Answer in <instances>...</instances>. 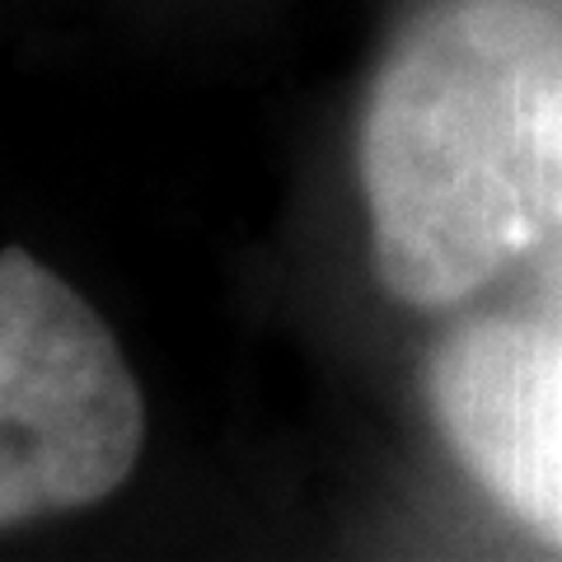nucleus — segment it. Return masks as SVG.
Masks as SVG:
<instances>
[{"instance_id": "obj_3", "label": "nucleus", "mask_w": 562, "mask_h": 562, "mask_svg": "<svg viewBox=\"0 0 562 562\" xmlns=\"http://www.w3.org/2000/svg\"><path fill=\"white\" fill-rule=\"evenodd\" d=\"M427 403L469 479L562 549V328L539 314L454 328L427 361Z\"/></svg>"}, {"instance_id": "obj_1", "label": "nucleus", "mask_w": 562, "mask_h": 562, "mask_svg": "<svg viewBox=\"0 0 562 562\" xmlns=\"http://www.w3.org/2000/svg\"><path fill=\"white\" fill-rule=\"evenodd\" d=\"M384 291L446 310L562 235V20L535 0H436L361 113Z\"/></svg>"}, {"instance_id": "obj_2", "label": "nucleus", "mask_w": 562, "mask_h": 562, "mask_svg": "<svg viewBox=\"0 0 562 562\" xmlns=\"http://www.w3.org/2000/svg\"><path fill=\"white\" fill-rule=\"evenodd\" d=\"M140 436L113 328L29 249H0V530L103 502Z\"/></svg>"}, {"instance_id": "obj_4", "label": "nucleus", "mask_w": 562, "mask_h": 562, "mask_svg": "<svg viewBox=\"0 0 562 562\" xmlns=\"http://www.w3.org/2000/svg\"><path fill=\"white\" fill-rule=\"evenodd\" d=\"M535 314L543 324L562 328V235L539 249V272H535Z\"/></svg>"}]
</instances>
